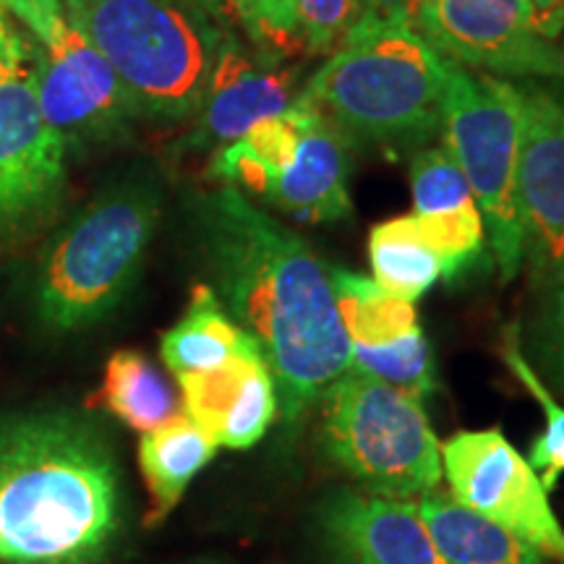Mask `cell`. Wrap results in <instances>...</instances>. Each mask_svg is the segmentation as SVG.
Returning a JSON list of instances; mask_svg holds the SVG:
<instances>
[{"label":"cell","instance_id":"6da1fadb","mask_svg":"<svg viewBox=\"0 0 564 564\" xmlns=\"http://www.w3.org/2000/svg\"><path fill=\"white\" fill-rule=\"evenodd\" d=\"M192 215L207 285L257 340L278 387L282 421L295 423L350 369V337L329 267L299 232L232 186L196 196Z\"/></svg>","mask_w":564,"mask_h":564},{"label":"cell","instance_id":"7a4b0ae2","mask_svg":"<svg viewBox=\"0 0 564 564\" xmlns=\"http://www.w3.org/2000/svg\"><path fill=\"white\" fill-rule=\"evenodd\" d=\"M121 523L105 436L68 413L0 421V564H91Z\"/></svg>","mask_w":564,"mask_h":564},{"label":"cell","instance_id":"3957f363","mask_svg":"<svg viewBox=\"0 0 564 564\" xmlns=\"http://www.w3.org/2000/svg\"><path fill=\"white\" fill-rule=\"evenodd\" d=\"M447 58L423 37L411 9L369 11L308 76L299 100L350 141L413 147L442 131Z\"/></svg>","mask_w":564,"mask_h":564},{"label":"cell","instance_id":"277c9868","mask_svg":"<svg viewBox=\"0 0 564 564\" xmlns=\"http://www.w3.org/2000/svg\"><path fill=\"white\" fill-rule=\"evenodd\" d=\"M162 212V183L133 171L110 183L47 243L34 280V308L55 333L102 322L144 264Z\"/></svg>","mask_w":564,"mask_h":564},{"label":"cell","instance_id":"5b68a950","mask_svg":"<svg viewBox=\"0 0 564 564\" xmlns=\"http://www.w3.org/2000/svg\"><path fill=\"white\" fill-rule=\"evenodd\" d=\"M63 13L141 116L178 123L199 112L225 34L194 0H63Z\"/></svg>","mask_w":564,"mask_h":564},{"label":"cell","instance_id":"8992f818","mask_svg":"<svg viewBox=\"0 0 564 564\" xmlns=\"http://www.w3.org/2000/svg\"><path fill=\"white\" fill-rule=\"evenodd\" d=\"M322 447L364 491L419 502L442 484V444L421 400L358 371L322 394Z\"/></svg>","mask_w":564,"mask_h":564},{"label":"cell","instance_id":"52a82bcc","mask_svg":"<svg viewBox=\"0 0 564 564\" xmlns=\"http://www.w3.org/2000/svg\"><path fill=\"white\" fill-rule=\"evenodd\" d=\"M523 112V89L447 61L444 147L468 181L502 282L514 280L523 270V223L518 204Z\"/></svg>","mask_w":564,"mask_h":564},{"label":"cell","instance_id":"ba28073f","mask_svg":"<svg viewBox=\"0 0 564 564\" xmlns=\"http://www.w3.org/2000/svg\"><path fill=\"white\" fill-rule=\"evenodd\" d=\"M66 158L40 110L32 45L0 13V246L51 220L66 192Z\"/></svg>","mask_w":564,"mask_h":564},{"label":"cell","instance_id":"9c48e42d","mask_svg":"<svg viewBox=\"0 0 564 564\" xmlns=\"http://www.w3.org/2000/svg\"><path fill=\"white\" fill-rule=\"evenodd\" d=\"M411 17L457 66L499 79H564V51L531 0H413Z\"/></svg>","mask_w":564,"mask_h":564},{"label":"cell","instance_id":"30bf717a","mask_svg":"<svg viewBox=\"0 0 564 564\" xmlns=\"http://www.w3.org/2000/svg\"><path fill=\"white\" fill-rule=\"evenodd\" d=\"M442 470L447 476L449 497L463 507L564 562V531L549 502V491L502 429L491 426L449 436L442 444Z\"/></svg>","mask_w":564,"mask_h":564},{"label":"cell","instance_id":"8fae6325","mask_svg":"<svg viewBox=\"0 0 564 564\" xmlns=\"http://www.w3.org/2000/svg\"><path fill=\"white\" fill-rule=\"evenodd\" d=\"M32 79L45 121L68 152L129 139L141 110L116 68L74 26L55 47H32Z\"/></svg>","mask_w":564,"mask_h":564},{"label":"cell","instance_id":"7c38bea8","mask_svg":"<svg viewBox=\"0 0 564 564\" xmlns=\"http://www.w3.org/2000/svg\"><path fill=\"white\" fill-rule=\"evenodd\" d=\"M523 95L518 204L523 267L539 285L564 267V105L546 89Z\"/></svg>","mask_w":564,"mask_h":564},{"label":"cell","instance_id":"4fadbf2b","mask_svg":"<svg viewBox=\"0 0 564 564\" xmlns=\"http://www.w3.org/2000/svg\"><path fill=\"white\" fill-rule=\"evenodd\" d=\"M316 528L333 564H444L411 499L335 491L316 512Z\"/></svg>","mask_w":564,"mask_h":564},{"label":"cell","instance_id":"5bb4252c","mask_svg":"<svg viewBox=\"0 0 564 564\" xmlns=\"http://www.w3.org/2000/svg\"><path fill=\"white\" fill-rule=\"evenodd\" d=\"M262 53V51H259ZM295 74L282 68L274 55H253L238 40L225 34L212 68L196 129L188 139L192 150H220L249 133L267 118L282 116L295 102Z\"/></svg>","mask_w":564,"mask_h":564},{"label":"cell","instance_id":"9a60e30c","mask_svg":"<svg viewBox=\"0 0 564 564\" xmlns=\"http://www.w3.org/2000/svg\"><path fill=\"white\" fill-rule=\"evenodd\" d=\"M178 390L181 411L217 447H253L280 415L278 387L257 340L217 369L181 373Z\"/></svg>","mask_w":564,"mask_h":564},{"label":"cell","instance_id":"2e32d148","mask_svg":"<svg viewBox=\"0 0 564 564\" xmlns=\"http://www.w3.org/2000/svg\"><path fill=\"white\" fill-rule=\"evenodd\" d=\"M301 141L285 173L272 183L264 202L301 223H337L350 215L352 141L312 105L295 97Z\"/></svg>","mask_w":564,"mask_h":564},{"label":"cell","instance_id":"e0dca14e","mask_svg":"<svg viewBox=\"0 0 564 564\" xmlns=\"http://www.w3.org/2000/svg\"><path fill=\"white\" fill-rule=\"evenodd\" d=\"M419 510L444 564H546V554L449 494H426Z\"/></svg>","mask_w":564,"mask_h":564},{"label":"cell","instance_id":"ac0fdd59","mask_svg":"<svg viewBox=\"0 0 564 564\" xmlns=\"http://www.w3.org/2000/svg\"><path fill=\"white\" fill-rule=\"evenodd\" d=\"M217 442L204 434L186 413H175L162 426L139 440V468L152 499L150 523L158 525L171 514L188 486L215 460Z\"/></svg>","mask_w":564,"mask_h":564},{"label":"cell","instance_id":"d6986e66","mask_svg":"<svg viewBox=\"0 0 564 564\" xmlns=\"http://www.w3.org/2000/svg\"><path fill=\"white\" fill-rule=\"evenodd\" d=\"M253 340L238 322L225 312L223 301L207 282L194 285L186 312L162 335V361L175 377L194 371H209L228 364Z\"/></svg>","mask_w":564,"mask_h":564},{"label":"cell","instance_id":"ffe728a7","mask_svg":"<svg viewBox=\"0 0 564 564\" xmlns=\"http://www.w3.org/2000/svg\"><path fill=\"white\" fill-rule=\"evenodd\" d=\"M301 141L299 110L288 108L282 116L267 118L241 139L215 150L207 175L220 186L262 196L291 167Z\"/></svg>","mask_w":564,"mask_h":564},{"label":"cell","instance_id":"44dd1931","mask_svg":"<svg viewBox=\"0 0 564 564\" xmlns=\"http://www.w3.org/2000/svg\"><path fill=\"white\" fill-rule=\"evenodd\" d=\"M97 403L141 434L152 432L181 413V400L173 384L139 350L112 352L105 366Z\"/></svg>","mask_w":564,"mask_h":564},{"label":"cell","instance_id":"7402d4cb","mask_svg":"<svg viewBox=\"0 0 564 564\" xmlns=\"http://www.w3.org/2000/svg\"><path fill=\"white\" fill-rule=\"evenodd\" d=\"M369 259L373 272L371 280L382 285L387 293L411 303L432 291L444 272L440 253L423 241L413 215L392 217V220L373 225L369 236Z\"/></svg>","mask_w":564,"mask_h":564},{"label":"cell","instance_id":"603a6c76","mask_svg":"<svg viewBox=\"0 0 564 564\" xmlns=\"http://www.w3.org/2000/svg\"><path fill=\"white\" fill-rule=\"evenodd\" d=\"M329 280L350 343L390 345L419 327L415 303L387 293L371 278L329 267Z\"/></svg>","mask_w":564,"mask_h":564},{"label":"cell","instance_id":"cb8c5ba5","mask_svg":"<svg viewBox=\"0 0 564 564\" xmlns=\"http://www.w3.org/2000/svg\"><path fill=\"white\" fill-rule=\"evenodd\" d=\"M350 371L403 390L411 398H429L436 390L434 352L421 324L390 345L350 343Z\"/></svg>","mask_w":564,"mask_h":564},{"label":"cell","instance_id":"d4e9b609","mask_svg":"<svg viewBox=\"0 0 564 564\" xmlns=\"http://www.w3.org/2000/svg\"><path fill=\"white\" fill-rule=\"evenodd\" d=\"M502 358L514 377H518V382L533 394L535 403L541 405V413H544V432L535 436V442L531 444L528 463L533 465L544 489L554 491V486L564 476V405L554 398V392L546 387L544 377L525 358L523 345H520L518 324H510L505 329Z\"/></svg>","mask_w":564,"mask_h":564},{"label":"cell","instance_id":"484cf974","mask_svg":"<svg viewBox=\"0 0 564 564\" xmlns=\"http://www.w3.org/2000/svg\"><path fill=\"white\" fill-rule=\"evenodd\" d=\"M520 345L533 369L564 390V267L539 282L525 343Z\"/></svg>","mask_w":564,"mask_h":564},{"label":"cell","instance_id":"4316f807","mask_svg":"<svg viewBox=\"0 0 564 564\" xmlns=\"http://www.w3.org/2000/svg\"><path fill=\"white\" fill-rule=\"evenodd\" d=\"M413 217L423 241L440 253L444 267L442 278L453 280L468 270L476 259H481L486 230L476 204H465V207L449 212H436V215Z\"/></svg>","mask_w":564,"mask_h":564},{"label":"cell","instance_id":"83f0119b","mask_svg":"<svg viewBox=\"0 0 564 564\" xmlns=\"http://www.w3.org/2000/svg\"><path fill=\"white\" fill-rule=\"evenodd\" d=\"M413 215H436L476 204L468 181L447 147H429L411 160Z\"/></svg>","mask_w":564,"mask_h":564},{"label":"cell","instance_id":"f1b7e54d","mask_svg":"<svg viewBox=\"0 0 564 564\" xmlns=\"http://www.w3.org/2000/svg\"><path fill=\"white\" fill-rule=\"evenodd\" d=\"M301 47L316 58H327L369 13L364 0H293Z\"/></svg>","mask_w":564,"mask_h":564},{"label":"cell","instance_id":"f546056e","mask_svg":"<svg viewBox=\"0 0 564 564\" xmlns=\"http://www.w3.org/2000/svg\"><path fill=\"white\" fill-rule=\"evenodd\" d=\"M228 3L262 53L285 58L303 51L293 0H228Z\"/></svg>","mask_w":564,"mask_h":564},{"label":"cell","instance_id":"4dcf8cb0","mask_svg":"<svg viewBox=\"0 0 564 564\" xmlns=\"http://www.w3.org/2000/svg\"><path fill=\"white\" fill-rule=\"evenodd\" d=\"M0 13L24 24L34 42L47 51L58 45L68 26L63 0H0Z\"/></svg>","mask_w":564,"mask_h":564},{"label":"cell","instance_id":"1f68e13d","mask_svg":"<svg viewBox=\"0 0 564 564\" xmlns=\"http://www.w3.org/2000/svg\"><path fill=\"white\" fill-rule=\"evenodd\" d=\"M531 3L544 21L546 32L556 37L564 30V0H531Z\"/></svg>","mask_w":564,"mask_h":564},{"label":"cell","instance_id":"d6a6232c","mask_svg":"<svg viewBox=\"0 0 564 564\" xmlns=\"http://www.w3.org/2000/svg\"><path fill=\"white\" fill-rule=\"evenodd\" d=\"M366 9L373 13H390L400 9H411V0H364Z\"/></svg>","mask_w":564,"mask_h":564},{"label":"cell","instance_id":"836d02e7","mask_svg":"<svg viewBox=\"0 0 564 564\" xmlns=\"http://www.w3.org/2000/svg\"><path fill=\"white\" fill-rule=\"evenodd\" d=\"M194 3L199 6V9L207 11L212 19H225V17H228V11H230L228 0H194Z\"/></svg>","mask_w":564,"mask_h":564},{"label":"cell","instance_id":"e575fe53","mask_svg":"<svg viewBox=\"0 0 564 564\" xmlns=\"http://www.w3.org/2000/svg\"><path fill=\"white\" fill-rule=\"evenodd\" d=\"M411 3H413V0H411Z\"/></svg>","mask_w":564,"mask_h":564},{"label":"cell","instance_id":"d590c367","mask_svg":"<svg viewBox=\"0 0 564 564\" xmlns=\"http://www.w3.org/2000/svg\"><path fill=\"white\" fill-rule=\"evenodd\" d=\"M562 51H564V47H562Z\"/></svg>","mask_w":564,"mask_h":564}]
</instances>
